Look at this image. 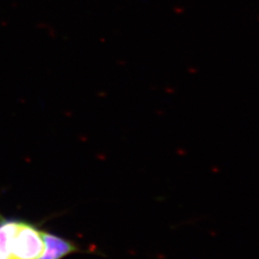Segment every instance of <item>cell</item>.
Masks as SVG:
<instances>
[{"mask_svg":"<svg viewBox=\"0 0 259 259\" xmlns=\"http://www.w3.org/2000/svg\"><path fill=\"white\" fill-rule=\"evenodd\" d=\"M44 247L42 233L30 225L19 223L11 242L9 259H37Z\"/></svg>","mask_w":259,"mask_h":259,"instance_id":"6da1fadb","label":"cell"},{"mask_svg":"<svg viewBox=\"0 0 259 259\" xmlns=\"http://www.w3.org/2000/svg\"><path fill=\"white\" fill-rule=\"evenodd\" d=\"M42 236L45 247L37 259H60L73 250V246L70 243L52 234L42 233Z\"/></svg>","mask_w":259,"mask_h":259,"instance_id":"7a4b0ae2","label":"cell"},{"mask_svg":"<svg viewBox=\"0 0 259 259\" xmlns=\"http://www.w3.org/2000/svg\"><path fill=\"white\" fill-rule=\"evenodd\" d=\"M19 222H5L0 225V257L9 259L10 247Z\"/></svg>","mask_w":259,"mask_h":259,"instance_id":"3957f363","label":"cell"},{"mask_svg":"<svg viewBox=\"0 0 259 259\" xmlns=\"http://www.w3.org/2000/svg\"><path fill=\"white\" fill-rule=\"evenodd\" d=\"M0 259H2V258H1V257H0Z\"/></svg>","mask_w":259,"mask_h":259,"instance_id":"277c9868","label":"cell"}]
</instances>
